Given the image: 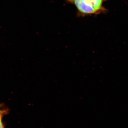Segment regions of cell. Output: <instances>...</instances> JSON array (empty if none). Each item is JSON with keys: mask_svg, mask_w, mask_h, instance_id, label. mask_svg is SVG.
Segmentation results:
<instances>
[{"mask_svg": "<svg viewBox=\"0 0 128 128\" xmlns=\"http://www.w3.org/2000/svg\"><path fill=\"white\" fill-rule=\"evenodd\" d=\"M8 111L6 109H5L3 107V105H0V114H6Z\"/></svg>", "mask_w": 128, "mask_h": 128, "instance_id": "obj_2", "label": "cell"}, {"mask_svg": "<svg viewBox=\"0 0 128 128\" xmlns=\"http://www.w3.org/2000/svg\"><path fill=\"white\" fill-rule=\"evenodd\" d=\"M73 4L77 9L79 16L96 14L105 10L103 4L104 0H66Z\"/></svg>", "mask_w": 128, "mask_h": 128, "instance_id": "obj_1", "label": "cell"}, {"mask_svg": "<svg viewBox=\"0 0 128 128\" xmlns=\"http://www.w3.org/2000/svg\"><path fill=\"white\" fill-rule=\"evenodd\" d=\"M4 115L2 114H0V128H4L2 122V118Z\"/></svg>", "mask_w": 128, "mask_h": 128, "instance_id": "obj_3", "label": "cell"}]
</instances>
